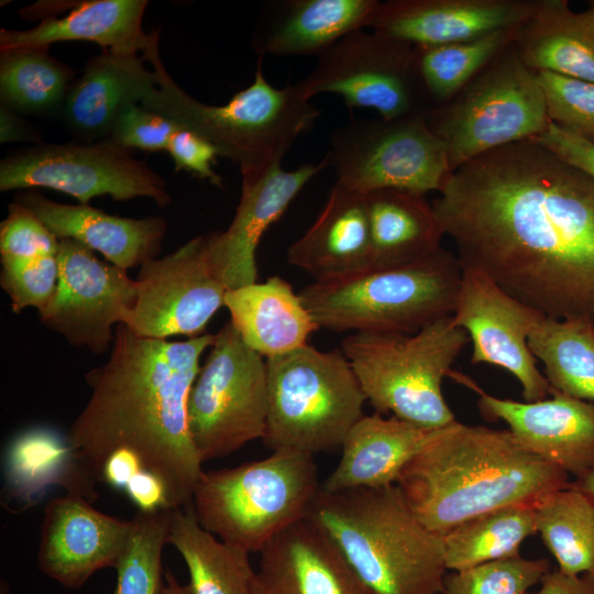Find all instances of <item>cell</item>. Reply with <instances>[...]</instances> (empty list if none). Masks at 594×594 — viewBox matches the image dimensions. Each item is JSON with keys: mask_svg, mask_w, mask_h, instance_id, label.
Listing matches in <instances>:
<instances>
[{"mask_svg": "<svg viewBox=\"0 0 594 594\" xmlns=\"http://www.w3.org/2000/svg\"><path fill=\"white\" fill-rule=\"evenodd\" d=\"M14 200L30 208L58 239L75 240L124 271L157 257L167 231L161 217L108 215L89 205L50 200L36 189L18 194Z\"/></svg>", "mask_w": 594, "mask_h": 594, "instance_id": "25", "label": "cell"}, {"mask_svg": "<svg viewBox=\"0 0 594 594\" xmlns=\"http://www.w3.org/2000/svg\"><path fill=\"white\" fill-rule=\"evenodd\" d=\"M316 57L314 69L295 84L308 99L334 94L346 107L372 109L387 121L426 116L415 46L359 30Z\"/></svg>", "mask_w": 594, "mask_h": 594, "instance_id": "14", "label": "cell"}, {"mask_svg": "<svg viewBox=\"0 0 594 594\" xmlns=\"http://www.w3.org/2000/svg\"><path fill=\"white\" fill-rule=\"evenodd\" d=\"M378 0H277L263 6L251 36L253 51L318 56L345 35L370 28Z\"/></svg>", "mask_w": 594, "mask_h": 594, "instance_id": "24", "label": "cell"}, {"mask_svg": "<svg viewBox=\"0 0 594 594\" xmlns=\"http://www.w3.org/2000/svg\"><path fill=\"white\" fill-rule=\"evenodd\" d=\"M0 594H9V587L6 581H1L0 584Z\"/></svg>", "mask_w": 594, "mask_h": 594, "instance_id": "54", "label": "cell"}, {"mask_svg": "<svg viewBox=\"0 0 594 594\" xmlns=\"http://www.w3.org/2000/svg\"><path fill=\"white\" fill-rule=\"evenodd\" d=\"M124 492L139 512H156L168 508L165 484L148 470L140 471L129 482Z\"/></svg>", "mask_w": 594, "mask_h": 594, "instance_id": "47", "label": "cell"}, {"mask_svg": "<svg viewBox=\"0 0 594 594\" xmlns=\"http://www.w3.org/2000/svg\"><path fill=\"white\" fill-rule=\"evenodd\" d=\"M435 213L462 268L554 319L594 323V179L536 140L454 169Z\"/></svg>", "mask_w": 594, "mask_h": 594, "instance_id": "1", "label": "cell"}, {"mask_svg": "<svg viewBox=\"0 0 594 594\" xmlns=\"http://www.w3.org/2000/svg\"><path fill=\"white\" fill-rule=\"evenodd\" d=\"M320 488L314 454L276 449L258 461L204 471L191 506L206 530L258 553L278 534L308 517Z\"/></svg>", "mask_w": 594, "mask_h": 594, "instance_id": "7", "label": "cell"}, {"mask_svg": "<svg viewBox=\"0 0 594 594\" xmlns=\"http://www.w3.org/2000/svg\"><path fill=\"white\" fill-rule=\"evenodd\" d=\"M36 188L67 194L82 205L105 195L119 201L150 198L161 208L172 201L162 176L110 138L40 143L1 160V191Z\"/></svg>", "mask_w": 594, "mask_h": 594, "instance_id": "13", "label": "cell"}, {"mask_svg": "<svg viewBox=\"0 0 594 594\" xmlns=\"http://www.w3.org/2000/svg\"><path fill=\"white\" fill-rule=\"evenodd\" d=\"M178 127L141 103L128 105L119 114L110 139L129 150L166 151Z\"/></svg>", "mask_w": 594, "mask_h": 594, "instance_id": "44", "label": "cell"}, {"mask_svg": "<svg viewBox=\"0 0 594 594\" xmlns=\"http://www.w3.org/2000/svg\"><path fill=\"white\" fill-rule=\"evenodd\" d=\"M374 255L373 266H391L441 249L443 229L425 196L397 189L365 195Z\"/></svg>", "mask_w": 594, "mask_h": 594, "instance_id": "32", "label": "cell"}, {"mask_svg": "<svg viewBox=\"0 0 594 594\" xmlns=\"http://www.w3.org/2000/svg\"><path fill=\"white\" fill-rule=\"evenodd\" d=\"M448 376L476 393L482 415L503 420L529 453L575 480L594 471V403L552 389L550 399L520 403L486 393L458 371L451 370Z\"/></svg>", "mask_w": 594, "mask_h": 594, "instance_id": "18", "label": "cell"}, {"mask_svg": "<svg viewBox=\"0 0 594 594\" xmlns=\"http://www.w3.org/2000/svg\"><path fill=\"white\" fill-rule=\"evenodd\" d=\"M329 166L326 158L293 170L280 166L242 176L241 197L230 226L210 233V261L227 289L256 283V249L263 234L287 210L301 189Z\"/></svg>", "mask_w": 594, "mask_h": 594, "instance_id": "20", "label": "cell"}, {"mask_svg": "<svg viewBox=\"0 0 594 594\" xmlns=\"http://www.w3.org/2000/svg\"><path fill=\"white\" fill-rule=\"evenodd\" d=\"M209 349L187 404L190 437L202 463L263 439L268 413L266 362L231 321Z\"/></svg>", "mask_w": 594, "mask_h": 594, "instance_id": "11", "label": "cell"}, {"mask_svg": "<svg viewBox=\"0 0 594 594\" xmlns=\"http://www.w3.org/2000/svg\"><path fill=\"white\" fill-rule=\"evenodd\" d=\"M582 14L584 15L591 28L594 30V1L590 2L588 9L583 11Z\"/></svg>", "mask_w": 594, "mask_h": 594, "instance_id": "53", "label": "cell"}, {"mask_svg": "<svg viewBox=\"0 0 594 594\" xmlns=\"http://www.w3.org/2000/svg\"><path fill=\"white\" fill-rule=\"evenodd\" d=\"M59 239L24 205L12 201L0 223L1 257L57 255Z\"/></svg>", "mask_w": 594, "mask_h": 594, "instance_id": "43", "label": "cell"}, {"mask_svg": "<svg viewBox=\"0 0 594 594\" xmlns=\"http://www.w3.org/2000/svg\"><path fill=\"white\" fill-rule=\"evenodd\" d=\"M528 345L552 391L594 403V323L542 316Z\"/></svg>", "mask_w": 594, "mask_h": 594, "instance_id": "35", "label": "cell"}, {"mask_svg": "<svg viewBox=\"0 0 594 594\" xmlns=\"http://www.w3.org/2000/svg\"><path fill=\"white\" fill-rule=\"evenodd\" d=\"M542 314L512 297L485 274L462 268L453 320L473 343L471 362L512 373L525 402L546 399L551 387L537 367L528 338Z\"/></svg>", "mask_w": 594, "mask_h": 594, "instance_id": "17", "label": "cell"}, {"mask_svg": "<svg viewBox=\"0 0 594 594\" xmlns=\"http://www.w3.org/2000/svg\"><path fill=\"white\" fill-rule=\"evenodd\" d=\"M425 118L446 145L451 172L488 151L534 140L550 123L538 75L513 44Z\"/></svg>", "mask_w": 594, "mask_h": 594, "instance_id": "10", "label": "cell"}, {"mask_svg": "<svg viewBox=\"0 0 594 594\" xmlns=\"http://www.w3.org/2000/svg\"><path fill=\"white\" fill-rule=\"evenodd\" d=\"M172 509L136 512L123 551L117 561L112 594H161L163 549L167 542Z\"/></svg>", "mask_w": 594, "mask_h": 594, "instance_id": "39", "label": "cell"}, {"mask_svg": "<svg viewBox=\"0 0 594 594\" xmlns=\"http://www.w3.org/2000/svg\"><path fill=\"white\" fill-rule=\"evenodd\" d=\"M166 151L174 162L175 172L185 170L213 186H223V179L213 169L220 153L205 138L178 127L170 136Z\"/></svg>", "mask_w": 594, "mask_h": 594, "instance_id": "45", "label": "cell"}, {"mask_svg": "<svg viewBox=\"0 0 594 594\" xmlns=\"http://www.w3.org/2000/svg\"><path fill=\"white\" fill-rule=\"evenodd\" d=\"M372 594H437L448 572L442 537L425 527L396 484L327 492L308 515Z\"/></svg>", "mask_w": 594, "mask_h": 594, "instance_id": "4", "label": "cell"}, {"mask_svg": "<svg viewBox=\"0 0 594 594\" xmlns=\"http://www.w3.org/2000/svg\"><path fill=\"white\" fill-rule=\"evenodd\" d=\"M527 594H594V578L588 574L570 575L562 571L547 572L536 593Z\"/></svg>", "mask_w": 594, "mask_h": 594, "instance_id": "49", "label": "cell"}, {"mask_svg": "<svg viewBox=\"0 0 594 594\" xmlns=\"http://www.w3.org/2000/svg\"><path fill=\"white\" fill-rule=\"evenodd\" d=\"M136 299L123 323L136 336L167 339L205 334L227 287L210 261V233L197 235L140 266Z\"/></svg>", "mask_w": 594, "mask_h": 594, "instance_id": "15", "label": "cell"}, {"mask_svg": "<svg viewBox=\"0 0 594 594\" xmlns=\"http://www.w3.org/2000/svg\"><path fill=\"white\" fill-rule=\"evenodd\" d=\"M551 122L594 142V82L537 73Z\"/></svg>", "mask_w": 594, "mask_h": 594, "instance_id": "41", "label": "cell"}, {"mask_svg": "<svg viewBox=\"0 0 594 594\" xmlns=\"http://www.w3.org/2000/svg\"><path fill=\"white\" fill-rule=\"evenodd\" d=\"M157 85L143 56L102 51L73 81L58 119L76 141L108 139L121 111L141 103Z\"/></svg>", "mask_w": 594, "mask_h": 594, "instance_id": "23", "label": "cell"}, {"mask_svg": "<svg viewBox=\"0 0 594 594\" xmlns=\"http://www.w3.org/2000/svg\"><path fill=\"white\" fill-rule=\"evenodd\" d=\"M551 570L548 559L496 560L448 571L437 594H527Z\"/></svg>", "mask_w": 594, "mask_h": 594, "instance_id": "40", "label": "cell"}, {"mask_svg": "<svg viewBox=\"0 0 594 594\" xmlns=\"http://www.w3.org/2000/svg\"><path fill=\"white\" fill-rule=\"evenodd\" d=\"M516 28L464 42L415 47L426 97L443 105L452 100L514 43Z\"/></svg>", "mask_w": 594, "mask_h": 594, "instance_id": "38", "label": "cell"}, {"mask_svg": "<svg viewBox=\"0 0 594 594\" xmlns=\"http://www.w3.org/2000/svg\"><path fill=\"white\" fill-rule=\"evenodd\" d=\"M8 496L32 506L52 485L64 487L89 502L97 498L96 482L77 462L66 437L48 428L24 431L10 444L6 454Z\"/></svg>", "mask_w": 594, "mask_h": 594, "instance_id": "31", "label": "cell"}, {"mask_svg": "<svg viewBox=\"0 0 594 594\" xmlns=\"http://www.w3.org/2000/svg\"><path fill=\"white\" fill-rule=\"evenodd\" d=\"M558 466L529 453L508 429L454 421L438 428L396 485L419 521L438 536L481 515L570 485Z\"/></svg>", "mask_w": 594, "mask_h": 594, "instance_id": "3", "label": "cell"}, {"mask_svg": "<svg viewBox=\"0 0 594 594\" xmlns=\"http://www.w3.org/2000/svg\"><path fill=\"white\" fill-rule=\"evenodd\" d=\"M75 74L48 47L0 51V105L20 114L58 118Z\"/></svg>", "mask_w": 594, "mask_h": 594, "instance_id": "34", "label": "cell"}, {"mask_svg": "<svg viewBox=\"0 0 594 594\" xmlns=\"http://www.w3.org/2000/svg\"><path fill=\"white\" fill-rule=\"evenodd\" d=\"M469 340L451 315L414 333L353 332L341 351L375 413L440 428L457 421L441 385Z\"/></svg>", "mask_w": 594, "mask_h": 594, "instance_id": "8", "label": "cell"}, {"mask_svg": "<svg viewBox=\"0 0 594 594\" xmlns=\"http://www.w3.org/2000/svg\"><path fill=\"white\" fill-rule=\"evenodd\" d=\"M167 542L187 565L193 594H251L255 570L250 553L201 527L191 504L172 509Z\"/></svg>", "mask_w": 594, "mask_h": 594, "instance_id": "33", "label": "cell"}, {"mask_svg": "<svg viewBox=\"0 0 594 594\" xmlns=\"http://www.w3.org/2000/svg\"><path fill=\"white\" fill-rule=\"evenodd\" d=\"M251 594H372L309 516L260 552Z\"/></svg>", "mask_w": 594, "mask_h": 594, "instance_id": "22", "label": "cell"}, {"mask_svg": "<svg viewBox=\"0 0 594 594\" xmlns=\"http://www.w3.org/2000/svg\"><path fill=\"white\" fill-rule=\"evenodd\" d=\"M437 429L378 413L363 415L346 435L341 459L321 488L338 492L396 484L403 469Z\"/></svg>", "mask_w": 594, "mask_h": 594, "instance_id": "27", "label": "cell"}, {"mask_svg": "<svg viewBox=\"0 0 594 594\" xmlns=\"http://www.w3.org/2000/svg\"><path fill=\"white\" fill-rule=\"evenodd\" d=\"M0 142H31L33 145L43 143L36 127L3 105H0Z\"/></svg>", "mask_w": 594, "mask_h": 594, "instance_id": "50", "label": "cell"}, {"mask_svg": "<svg viewBox=\"0 0 594 594\" xmlns=\"http://www.w3.org/2000/svg\"><path fill=\"white\" fill-rule=\"evenodd\" d=\"M535 515L537 534L559 570L594 578V501L570 484L541 498Z\"/></svg>", "mask_w": 594, "mask_h": 594, "instance_id": "37", "label": "cell"}, {"mask_svg": "<svg viewBox=\"0 0 594 594\" xmlns=\"http://www.w3.org/2000/svg\"><path fill=\"white\" fill-rule=\"evenodd\" d=\"M571 486L582 491L594 501V471L583 477L574 480Z\"/></svg>", "mask_w": 594, "mask_h": 594, "instance_id": "52", "label": "cell"}, {"mask_svg": "<svg viewBox=\"0 0 594 594\" xmlns=\"http://www.w3.org/2000/svg\"><path fill=\"white\" fill-rule=\"evenodd\" d=\"M287 261L315 282L340 279L372 267L365 195L334 184L316 221L288 248Z\"/></svg>", "mask_w": 594, "mask_h": 594, "instance_id": "26", "label": "cell"}, {"mask_svg": "<svg viewBox=\"0 0 594 594\" xmlns=\"http://www.w3.org/2000/svg\"><path fill=\"white\" fill-rule=\"evenodd\" d=\"M56 257L57 287L37 311L40 322L74 346L105 353L111 349L116 327L135 302L136 279L72 239H59Z\"/></svg>", "mask_w": 594, "mask_h": 594, "instance_id": "16", "label": "cell"}, {"mask_svg": "<svg viewBox=\"0 0 594 594\" xmlns=\"http://www.w3.org/2000/svg\"><path fill=\"white\" fill-rule=\"evenodd\" d=\"M531 6L526 0L380 1L369 29L415 47L438 46L514 29Z\"/></svg>", "mask_w": 594, "mask_h": 594, "instance_id": "21", "label": "cell"}, {"mask_svg": "<svg viewBox=\"0 0 594 594\" xmlns=\"http://www.w3.org/2000/svg\"><path fill=\"white\" fill-rule=\"evenodd\" d=\"M146 0H88L75 2L61 18H44L29 30L0 31V51L50 47L57 42L85 41L102 51L144 53L156 30L145 33L142 20Z\"/></svg>", "mask_w": 594, "mask_h": 594, "instance_id": "28", "label": "cell"}, {"mask_svg": "<svg viewBox=\"0 0 594 594\" xmlns=\"http://www.w3.org/2000/svg\"><path fill=\"white\" fill-rule=\"evenodd\" d=\"M324 158L336 184L362 195L397 189L425 196L440 191L452 173L446 145L425 116L351 119L331 131Z\"/></svg>", "mask_w": 594, "mask_h": 594, "instance_id": "12", "label": "cell"}, {"mask_svg": "<svg viewBox=\"0 0 594 594\" xmlns=\"http://www.w3.org/2000/svg\"><path fill=\"white\" fill-rule=\"evenodd\" d=\"M535 534V505H513L481 515L442 536L447 569L460 571L518 558L524 540Z\"/></svg>", "mask_w": 594, "mask_h": 594, "instance_id": "36", "label": "cell"}, {"mask_svg": "<svg viewBox=\"0 0 594 594\" xmlns=\"http://www.w3.org/2000/svg\"><path fill=\"white\" fill-rule=\"evenodd\" d=\"M223 306L244 343L266 359L307 344L320 329L292 285L280 276L228 289Z\"/></svg>", "mask_w": 594, "mask_h": 594, "instance_id": "29", "label": "cell"}, {"mask_svg": "<svg viewBox=\"0 0 594 594\" xmlns=\"http://www.w3.org/2000/svg\"><path fill=\"white\" fill-rule=\"evenodd\" d=\"M142 470L143 464L134 452L125 449L116 450L105 460L99 482L124 492L129 482Z\"/></svg>", "mask_w": 594, "mask_h": 594, "instance_id": "48", "label": "cell"}, {"mask_svg": "<svg viewBox=\"0 0 594 594\" xmlns=\"http://www.w3.org/2000/svg\"><path fill=\"white\" fill-rule=\"evenodd\" d=\"M461 278L457 255L441 248L415 261L314 282L298 295L320 328L414 333L453 315Z\"/></svg>", "mask_w": 594, "mask_h": 594, "instance_id": "6", "label": "cell"}, {"mask_svg": "<svg viewBox=\"0 0 594 594\" xmlns=\"http://www.w3.org/2000/svg\"><path fill=\"white\" fill-rule=\"evenodd\" d=\"M58 277L56 255L1 257L0 285L10 298L14 314L28 307L42 310L52 299Z\"/></svg>", "mask_w": 594, "mask_h": 594, "instance_id": "42", "label": "cell"}, {"mask_svg": "<svg viewBox=\"0 0 594 594\" xmlns=\"http://www.w3.org/2000/svg\"><path fill=\"white\" fill-rule=\"evenodd\" d=\"M213 340L205 333L172 342L116 327L110 358L85 375L91 393L66 435L88 476L99 482L108 455L130 450L163 481L169 509L191 504L204 470L187 404L200 356Z\"/></svg>", "mask_w": 594, "mask_h": 594, "instance_id": "2", "label": "cell"}, {"mask_svg": "<svg viewBox=\"0 0 594 594\" xmlns=\"http://www.w3.org/2000/svg\"><path fill=\"white\" fill-rule=\"evenodd\" d=\"M266 362L268 413L264 442L310 454L342 446L362 418L366 397L341 350L306 344Z\"/></svg>", "mask_w": 594, "mask_h": 594, "instance_id": "9", "label": "cell"}, {"mask_svg": "<svg viewBox=\"0 0 594 594\" xmlns=\"http://www.w3.org/2000/svg\"><path fill=\"white\" fill-rule=\"evenodd\" d=\"M530 69L594 82V30L566 0L532 1L513 43Z\"/></svg>", "mask_w": 594, "mask_h": 594, "instance_id": "30", "label": "cell"}, {"mask_svg": "<svg viewBox=\"0 0 594 594\" xmlns=\"http://www.w3.org/2000/svg\"><path fill=\"white\" fill-rule=\"evenodd\" d=\"M76 494L51 499L40 530L37 566L67 588H79L98 570L114 568L130 529Z\"/></svg>", "mask_w": 594, "mask_h": 594, "instance_id": "19", "label": "cell"}, {"mask_svg": "<svg viewBox=\"0 0 594 594\" xmlns=\"http://www.w3.org/2000/svg\"><path fill=\"white\" fill-rule=\"evenodd\" d=\"M153 66L157 87L141 102L177 127L211 142L220 156L239 165L241 175H265L280 166L295 141L310 130L321 110L295 86L276 88L263 73L224 105H206L183 90L167 73L158 52V32L142 54Z\"/></svg>", "mask_w": 594, "mask_h": 594, "instance_id": "5", "label": "cell"}, {"mask_svg": "<svg viewBox=\"0 0 594 594\" xmlns=\"http://www.w3.org/2000/svg\"><path fill=\"white\" fill-rule=\"evenodd\" d=\"M534 140L594 179V142L566 131L551 121Z\"/></svg>", "mask_w": 594, "mask_h": 594, "instance_id": "46", "label": "cell"}, {"mask_svg": "<svg viewBox=\"0 0 594 594\" xmlns=\"http://www.w3.org/2000/svg\"><path fill=\"white\" fill-rule=\"evenodd\" d=\"M161 594H193L189 585L180 584L176 576L169 571H164V583Z\"/></svg>", "mask_w": 594, "mask_h": 594, "instance_id": "51", "label": "cell"}]
</instances>
